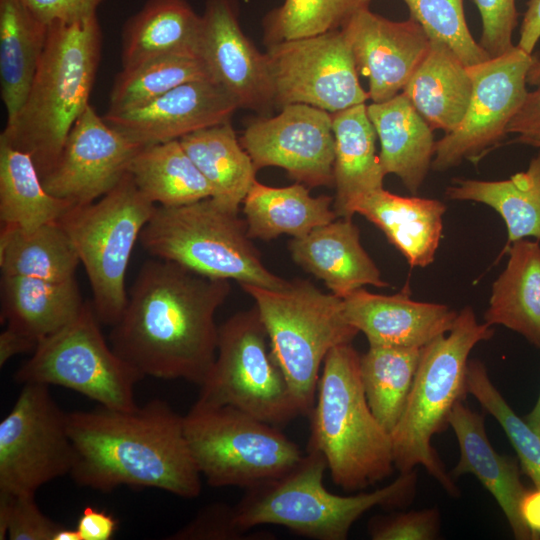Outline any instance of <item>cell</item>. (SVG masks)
Listing matches in <instances>:
<instances>
[{
  "label": "cell",
  "mask_w": 540,
  "mask_h": 540,
  "mask_svg": "<svg viewBox=\"0 0 540 540\" xmlns=\"http://www.w3.org/2000/svg\"><path fill=\"white\" fill-rule=\"evenodd\" d=\"M230 292L229 280L152 257L139 269L112 326L111 347L144 377L201 386L217 354L215 314Z\"/></svg>",
  "instance_id": "6da1fadb"
},
{
  "label": "cell",
  "mask_w": 540,
  "mask_h": 540,
  "mask_svg": "<svg viewBox=\"0 0 540 540\" xmlns=\"http://www.w3.org/2000/svg\"><path fill=\"white\" fill-rule=\"evenodd\" d=\"M75 449L70 473L80 486L109 492L120 485L156 488L193 499L201 474L184 434L183 416L154 399L133 411L102 407L67 413Z\"/></svg>",
  "instance_id": "7a4b0ae2"
},
{
  "label": "cell",
  "mask_w": 540,
  "mask_h": 540,
  "mask_svg": "<svg viewBox=\"0 0 540 540\" xmlns=\"http://www.w3.org/2000/svg\"><path fill=\"white\" fill-rule=\"evenodd\" d=\"M101 50L97 15L48 25L28 94L0 134V141L31 156L41 178L56 164L72 126L90 104Z\"/></svg>",
  "instance_id": "3957f363"
},
{
  "label": "cell",
  "mask_w": 540,
  "mask_h": 540,
  "mask_svg": "<svg viewBox=\"0 0 540 540\" xmlns=\"http://www.w3.org/2000/svg\"><path fill=\"white\" fill-rule=\"evenodd\" d=\"M309 416L308 448L323 455L333 482L343 490H362L396 469L390 433L369 407L360 355L351 343L327 354Z\"/></svg>",
  "instance_id": "277c9868"
},
{
  "label": "cell",
  "mask_w": 540,
  "mask_h": 540,
  "mask_svg": "<svg viewBox=\"0 0 540 540\" xmlns=\"http://www.w3.org/2000/svg\"><path fill=\"white\" fill-rule=\"evenodd\" d=\"M494 334L479 323L470 306L458 312L446 334L421 349L415 378L403 413L391 431L395 468L400 473L421 465L452 496L459 491L431 445L432 437L448 425L449 415L467 391V365L472 349Z\"/></svg>",
  "instance_id": "5b68a950"
},
{
  "label": "cell",
  "mask_w": 540,
  "mask_h": 540,
  "mask_svg": "<svg viewBox=\"0 0 540 540\" xmlns=\"http://www.w3.org/2000/svg\"><path fill=\"white\" fill-rule=\"evenodd\" d=\"M327 463L307 448L302 460L284 476L247 490L234 506L236 521L245 530L264 524L283 526L317 540H345L352 525L368 510L400 507L414 496V470L372 492L341 496L323 484Z\"/></svg>",
  "instance_id": "8992f818"
},
{
  "label": "cell",
  "mask_w": 540,
  "mask_h": 540,
  "mask_svg": "<svg viewBox=\"0 0 540 540\" xmlns=\"http://www.w3.org/2000/svg\"><path fill=\"white\" fill-rule=\"evenodd\" d=\"M241 288L254 299L302 416H309L327 354L350 344L359 333L346 318L343 298L303 279L291 280L281 289Z\"/></svg>",
  "instance_id": "52a82bcc"
},
{
  "label": "cell",
  "mask_w": 540,
  "mask_h": 540,
  "mask_svg": "<svg viewBox=\"0 0 540 540\" xmlns=\"http://www.w3.org/2000/svg\"><path fill=\"white\" fill-rule=\"evenodd\" d=\"M139 240L151 257L210 278L269 289H281L289 282L265 266L245 220L211 197L180 206H156Z\"/></svg>",
  "instance_id": "ba28073f"
},
{
  "label": "cell",
  "mask_w": 540,
  "mask_h": 540,
  "mask_svg": "<svg viewBox=\"0 0 540 540\" xmlns=\"http://www.w3.org/2000/svg\"><path fill=\"white\" fill-rule=\"evenodd\" d=\"M183 425L192 458L213 487L252 489L284 476L304 456L278 427L229 405L196 401Z\"/></svg>",
  "instance_id": "9c48e42d"
},
{
  "label": "cell",
  "mask_w": 540,
  "mask_h": 540,
  "mask_svg": "<svg viewBox=\"0 0 540 540\" xmlns=\"http://www.w3.org/2000/svg\"><path fill=\"white\" fill-rule=\"evenodd\" d=\"M155 208L127 172L104 196L71 207L58 220L85 268L100 323L113 326L123 314L129 260Z\"/></svg>",
  "instance_id": "30bf717a"
},
{
  "label": "cell",
  "mask_w": 540,
  "mask_h": 540,
  "mask_svg": "<svg viewBox=\"0 0 540 540\" xmlns=\"http://www.w3.org/2000/svg\"><path fill=\"white\" fill-rule=\"evenodd\" d=\"M197 401L229 405L276 427L302 416L256 306L219 326L216 359Z\"/></svg>",
  "instance_id": "8fae6325"
},
{
  "label": "cell",
  "mask_w": 540,
  "mask_h": 540,
  "mask_svg": "<svg viewBox=\"0 0 540 540\" xmlns=\"http://www.w3.org/2000/svg\"><path fill=\"white\" fill-rule=\"evenodd\" d=\"M99 324L85 303L71 322L38 342L15 380L69 388L109 409L136 410L135 386L144 375L107 344Z\"/></svg>",
  "instance_id": "7c38bea8"
},
{
  "label": "cell",
  "mask_w": 540,
  "mask_h": 540,
  "mask_svg": "<svg viewBox=\"0 0 540 540\" xmlns=\"http://www.w3.org/2000/svg\"><path fill=\"white\" fill-rule=\"evenodd\" d=\"M75 457L67 413L48 385L24 384L0 422V492L36 494L42 485L70 474Z\"/></svg>",
  "instance_id": "4fadbf2b"
},
{
  "label": "cell",
  "mask_w": 540,
  "mask_h": 540,
  "mask_svg": "<svg viewBox=\"0 0 540 540\" xmlns=\"http://www.w3.org/2000/svg\"><path fill=\"white\" fill-rule=\"evenodd\" d=\"M275 106L306 104L336 113L369 99L341 29L268 44Z\"/></svg>",
  "instance_id": "5bb4252c"
},
{
  "label": "cell",
  "mask_w": 540,
  "mask_h": 540,
  "mask_svg": "<svg viewBox=\"0 0 540 540\" xmlns=\"http://www.w3.org/2000/svg\"><path fill=\"white\" fill-rule=\"evenodd\" d=\"M535 58L515 46L467 66L473 84L468 108L460 124L436 141L432 170L445 171L463 160L477 162L500 143L528 93L527 74Z\"/></svg>",
  "instance_id": "9a60e30c"
},
{
  "label": "cell",
  "mask_w": 540,
  "mask_h": 540,
  "mask_svg": "<svg viewBox=\"0 0 540 540\" xmlns=\"http://www.w3.org/2000/svg\"><path fill=\"white\" fill-rule=\"evenodd\" d=\"M239 140L257 170L280 167L309 188L334 185L335 139L327 111L285 105L276 116L252 120Z\"/></svg>",
  "instance_id": "2e32d148"
},
{
  "label": "cell",
  "mask_w": 540,
  "mask_h": 540,
  "mask_svg": "<svg viewBox=\"0 0 540 540\" xmlns=\"http://www.w3.org/2000/svg\"><path fill=\"white\" fill-rule=\"evenodd\" d=\"M142 147L89 104L72 126L56 164L41 178L43 185L73 206L90 204L120 182Z\"/></svg>",
  "instance_id": "e0dca14e"
},
{
  "label": "cell",
  "mask_w": 540,
  "mask_h": 540,
  "mask_svg": "<svg viewBox=\"0 0 540 540\" xmlns=\"http://www.w3.org/2000/svg\"><path fill=\"white\" fill-rule=\"evenodd\" d=\"M198 55L239 108L267 116L275 106L266 54L243 33L235 0H205Z\"/></svg>",
  "instance_id": "ac0fdd59"
},
{
  "label": "cell",
  "mask_w": 540,
  "mask_h": 540,
  "mask_svg": "<svg viewBox=\"0 0 540 540\" xmlns=\"http://www.w3.org/2000/svg\"><path fill=\"white\" fill-rule=\"evenodd\" d=\"M358 73L368 79L369 99L383 102L402 91L425 57L430 39L412 18L392 21L359 7L340 28Z\"/></svg>",
  "instance_id": "d6986e66"
},
{
  "label": "cell",
  "mask_w": 540,
  "mask_h": 540,
  "mask_svg": "<svg viewBox=\"0 0 540 540\" xmlns=\"http://www.w3.org/2000/svg\"><path fill=\"white\" fill-rule=\"evenodd\" d=\"M236 101L214 80L186 82L137 109L102 117L110 126L147 146L230 121Z\"/></svg>",
  "instance_id": "ffe728a7"
},
{
  "label": "cell",
  "mask_w": 540,
  "mask_h": 540,
  "mask_svg": "<svg viewBox=\"0 0 540 540\" xmlns=\"http://www.w3.org/2000/svg\"><path fill=\"white\" fill-rule=\"evenodd\" d=\"M343 302L348 322L369 346L423 348L449 332L458 314L444 304L411 299L408 287L393 295L360 288Z\"/></svg>",
  "instance_id": "44dd1931"
},
{
  "label": "cell",
  "mask_w": 540,
  "mask_h": 540,
  "mask_svg": "<svg viewBox=\"0 0 540 540\" xmlns=\"http://www.w3.org/2000/svg\"><path fill=\"white\" fill-rule=\"evenodd\" d=\"M288 249L294 263L323 281L340 298L367 285L389 286L363 248L352 218L339 217L305 236L292 238Z\"/></svg>",
  "instance_id": "7402d4cb"
},
{
  "label": "cell",
  "mask_w": 540,
  "mask_h": 540,
  "mask_svg": "<svg viewBox=\"0 0 540 540\" xmlns=\"http://www.w3.org/2000/svg\"><path fill=\"white\" fill-rule=\"evenodd\" d=\"M448 425L454 431L460 450L452 474L456 477L474 475L500 506L514 538L533 540L520 514V502L527 489L520 479L519 466L515 459L494 450L486 434L483 415L458 401L449 415Z\"/></svg>",
  "instance_id": "603a6c76"
},
{
  "label": "cell",
  "mask_w": 540,
  "mask_h": 540,
  "mask_svg": "<svg viewBox=\"0 0 540 540\" xmlns=\"http://www.w3.org/2000/svg\"><path fill=\"white\" fill-rule=\"evenodd\" d=\"M443 202L417 196L405 197L384 188L360 198L352 213L376 225L411 267L434 261L443 230Z\"/></svg>",
  "instance_id": "cb8c5ba5"
},
{
  "label": "cell",
  "mask_w": 540,
  "mask_h": 540,
  "mask_svg": "<svg viewBox=\"0 0 540 540\" xmlns=\"http://www.w3.org/2000/svg\"><path fill=\"white\" fill-rule=\"evenodd\" d=\"M367 113L380 141L385 175H396L410 193L417 194L435 154L433 129L403 93L367 105Z\"/></svg>",
  "instance_id": "d4e9b609"
},
{
  "label": "cell",
  "mask_w": 540,
  "mask_h": 540,
  "mask_svg": "<svg viewBox=\"0 0 540 540\" xmlns=\"http://www.w3.org/2000/svg\"><path fill=\"white\" fill-rule=\"evenodd\" d=\"M335 139L333 209L338 217L352 218L353 205L382 189L386 176L376 154V131L361 103L332 113Z\"/></svg>",
  "instance_id": "484cf974"
},
{
  "label": "cell",
  "mask_w": 540,
  "mask_h": 540,
  "mask_svg": "<svg viewBox=\"0 0 540 540\" xmlns=\"http://www.w3.org/2000/svg\"><path fill=\"white\" fill-rule=\"evenodd\" d=\"M472 90L467 66L446 44L430 39L402 93L432 129L449 133L462 121Z\"/></svg>",
  "instance_id": "4316f807"
},
{
  "label": "cell",
  "mask_w": 540,
  "mask_h": 540,
  "mask_svg": "<svg viewBox=\"0 0 540 540\" xmlns=\"http://www.w3.org/2000/svg\"><path fill=\"white\" fill-rule=\"evenodd\" d=\"M201 25L187 0H147L123 25L122 69L166 54L198 55Z\"/></svg>",
  "instance_id": "83f0119b"
},
{
  "label": "cell",
  "mask_w": 540,
  "mask_h": 540,
  "mask_svg": "<svg viewBox=\"0 0 540 540\" xmlns=\"http://www.w3.org/2000/svg\"><path fill=\"white\" fill-rule=\"evenodd\" d=\"M505 269L492 285L484 322L502 325L540 348V242H513Z\"/></svg>",
  "instance_id": "f1b7e54d"
},
{
  "label": "cell",
  "mask_w": 540,
  "mask_h": 540,
  "mask_svg": "<svg viewBox=\"0 0 540 540\" xmlns=\"http://www.w3.org/2000/svg\"><path fill=\"white\" fill-rule=\"evenodd\" d=\"M1 321L37 343L71 322L83 302L76 279L1 276Z\"/></svg>",
  "instance_id": "f546056e"
},
{
  "label": "cell",
  "mask_w": 540,
  "mask_h": 540,
  "mask_svg": "<svg viewBox=\"0 0 540 540\" xmlns=\"http://www.w3.org/2000/svg\"><path fill=\"white\" fill-rule=\"evenodd\" d=\"M302 183L285 187L254 182L243 201L247 234L251 239L272 240L282 234L305 236L338 218L328 195L312 196Z\"/></svg>",
  "instance_id": "4dcf8cb0"
},
{
  "label": "cell",
  "mask_w": 540,
  "mask_h": 540,
  "mask_svg": "<svg viewBox=\"0 0 540 540\" xmlns=\"http://www.w3.org/2000/svg\"><path fill=\"white\" fill-rule=\"evenodd\" d=\"M179 141L209 183L211 198L225 210L238 214L258 170L231 122L198 130Z\"/></svg>",
  "instance_id": "1f68e13d"
},
{
  "label": "cell",
  "mask_w": 540,
  "mask_h": 540,
  "mask_svg": "<svg viewBox=\"0 0 540 540\" xmlns=\"http://www.w3.org/2000/svg\"><path fill=\"white\" fill-rule=\"evenodd\" d=\"M48 24L24 0H0V83L7 122L21 108L46 45Z\"/></svg>",
  "instance_id": "d6a6232c"
},
{
  "label": "cell",
  "mask_w": 540,
  "mask_h": 540,
  "mask_svg": "<svg viewBox=\"0 0 540 540\" xmlns=\"http://www.w3.org/2000/svg\"><path fill=\"white\" fill-rule=\"evenodd\" d=\"M451 200L474 201L494 209L507 228L505 249L513 242H540V152L525 171L498 181L455 178L446 189ZM504 249V250H505Z\"/></svg>",
  "instance_id": "836d02e7"
},
{
  "label": "cell",
  "mask_w": 540,
  "mask_h": 540,
  "mask_svg": "<svg viewBox=\"0 0 540 540\" xmlns=\"http://www.w3.org/2000/svg\"><path fill=\"white\" fill-rule=\"evenodd\" d=\"M79 263L77 251L58 221L32 231L1 224V276L66 281L75 278Z\"/></svg>",
  "instance_id": "e575fe53"
},
{
  "label": "cell",
  "mask_w": 540,
  "mask_h": 540,
  "mask_svg": "<svg viewBox=\"0 0 540 540\" xmlns=\"http://www.w3.org/2000/svg\"><path fill=\"white\" fill-rule=\"evenodd\" d=\"M128 173L156 206H180L212 196L209 183L179 140L143 146Z\"/></svg>",
  "instance_id": "d590c367"
},
{
  "label": "cell",
  "mask_w": 540,
  "mask_h": 540,
  "mask_svg": "<svg viewBox=\"0 0 540 540\" xmlns=\"http://www.w3.org/2000/svg\"><path fill=\"white\" fill-rule=\"evenodd\" d=\"M73 205L44 187L31 156L0 141V221L32 231L58 221Z\"/></svg>",
  "instance_id": "8d00e7d4"
},
{
  "label": "cell",
  "mask_w": 540,
  "mask_h": 540,
  "mask_svg": "<svg viewBox=\"0 0 540 540\" xmlns=\"http://www.w3.org/2000/svg\"><path fill=\"white\" fill-rule=\"evenodd\" d=\"M421 349L369 346L368 351L360 356V375L367 402L389 433L403 413Z\"/></svg>",
  "instance_id": "74e56055"
},
{
  "label": "cell",
  "mask_w": 540,
  "mask_h": 540,
  "mask_svg": "<svg viewBox=\"0 0 540 540\" xmlns=\"http://www.w3.org/2000/svg\"><path fill=\"white\" fill-rule=\"evenodd\" d=\"M203 79L212 78L198 55L174 53L149 59L116 75L106 113L137 109L179 85Z\"/></svg>",
  "instance_id": "f35d334b"
},
{
  "label": "cell",
  "mask_w": 540,
  "mask_h": 540,
  "mask_svg": "<svg viewBox=\"0 0 540 540\" xmlns=\"http://www.w3.org/2000/svg\"><path fill=\"white\" fill-rule=\"evenodd\" d=\"M467 391L491 414L504 430L513 446L520 466L540 487V434L510 407L488 376L484 364L471 360L467 365Z\"/></svg>",
  "instance_id": "ab89813d"
},
{
  "label": "cell",
  "mask_w": 540,
  "mask_h": 540,
  "mask_svg": "<svg viewBox=\"0 0 540 540\" xmlns=\"http://www.w3.org/2000/svg\"><path fill=\"white\" fill-rule=\"evenodd\" d=\"M359 7V0H284L264 17L265 40L272 44L340 29Z\"/></svg>",
  "instance_id": "60d3db41"
},
{
  "label": "cell",
  "mask_w": 540,
  "mask_h": 540,
  "mask_svg": "<svg viewBox=\"0 0 540 540\" xmlns=\"http://www.w3.org/2000/svg\"><path fill=\"white\" fill-rule=\"evenodd\" d=\"M410 18L423 28L429 39L446 44L466 65L491 57L469 31L463 0H403Z\"/></svg>",
  "instance_id": "b9f144b4"
},
{
  "label": "cell",
  "mask_w": 540,
  "mask_h": 540,
  "mask_svg": "<svg viewBox=\"0 0 540 540\" xmlns=\"http://www.w3.org/2000/svg\"><path fill=\"white\" fill-rule=\"evenodd\" d=\"M62 527L42 513L35 494L0 492L1 540H53Z\"/></svg>",
  "instance_id": "7bdbcfd3"
},
{
  "label": "cell",
  "mask_w": 540,
  "mask_h": 540,
  "mask_svg": "<svg viewBox=\"0 0 540 540\" xmlns=\"http://www.w3.org/2000/svg\"><path fill=\"white\" fill-rule=\"evenodd\" d=\"M236 521L235 508L225 503H211L181 529L167 537L170 540H247L270 539V533H250Z\"/></svg>",
  "instance_id": "ee69618b"
},
{
  "label": "cell",
  "mask_w": 540,
  "mask_h": 540,
  "mask_svg": "<svg viewBox=\"0 0 540 540\" xmlns=\"http://www.w3.org/2000/svg\"><path fill=\"white\" fill-rule=\"evenodd\" d=\"M482 20L480 45L491 58L513 49V32L518 24L515 0H474Z\"/></svg>",
  "instance_id": "f6af8a7d"
},
{
  "label": "cell",
  "mask_w": 540,
  "mask_h": 540,
  "mask_svg": "<svg viewBox=\"0 0 540 540\" xmlns=\"http://www.w3.org/2000/svg\"><path fill=\"white\" fill-rule=\"evenodd\" d=\"M440 529L437 509H424L374 518L369 527L373 540H432Z\"/></svg>",
  "instance_id": "bcb514c9"
},
{
  "label": "cell",
  "mask_w": 540,
  "mask_h": 540,
  "mask_svg": "<svg viewBox=\"0 0 540 540\" xmlns=\"http://www.w3.org/2000/svg\"><path fill=\"white\" fill-rule=\"evenodd\" d=\"M527 84L540 86V60L535 58L527 74ZM519 134L514 142L540 148V87L528 92L524 102L506 128Z\"/></svg>",
  "instance_id": "7dc6e473"
},
{
  "label": "cell",
  "mask_w": 540,
  "mask_h": 540,
  "mask_svg": "<svg viewBox=\"0 0 540 540\" xmlns=\"http://www.w3.org/2000/svg\"><path fill=\"white\" fill-rule=\"evenodd\" d=\"M105 0H24L32 12L44 23L76 22L97 15Z\"/></svg>",
  "instance_id": "c3c4849f"
},
{
  "label": "cell",
  "mask_w": 540,
  "mask_h": 540,
  "mask_svg": "<svg viewBox=\"0 0 540 540\" xmlns=\"http://www.w3.org/2000/svg\"><path fill=\"white\" fill-rule=\"evenodd\" d=\"M118 528V520L111 514L86 506L76 529L81 540H109Z\"/></svg>",
  "instance_id": "681fc988"
},
{
  "label": "cell",
  "mask_w": 540,
  "mask_h": 540,
  "mask_svg": "<svg viewBox=\"0 0 540 540\" xmlns=\"http://www.w3.org/2000/svg\"><path fill=\"white\" fill-rule=\"evenodd\" d=\"M540 39V0H529L520 28L518 48L532 54Z\"/></svg>",
  "instance_id": "f907efd6"
},
{
  "label": "cell",
  "mask_w": 540,
  "mask_h": 540,
  "mask_svg": "<svg viewBox=\"0 0 540 540\" xmlns=\"http://www.w3.org/2000/svg\"><path fill=\"white\" fill-rule=\"evenodd\" d=\"M37 344L32 338L6 326L0 334V366L3 367L18 354L33 352Z\"/></svg>",
  "instance_id": "816d5d0a"
},
{
  "label": "cell",
  "mask_w": 540,
  "mask_h": 540,
  "mask_svg": "<svg viewBox=\"0 0 540 540\" xmlns=\"http://www.w3.org/2000/svg\"><path fill=\"white\" fill-rule=\"evenodd\" d=\"M520 514L533 540L540 539V487L526 490L520 502Z\"/></svg>",
  "instance_id": "f5cc1de1"
},
{
  "label": "cell",
  "mask_w": 540,
  "mask_h": 540,
  "mask_svg": "<svg viewBox=\"0 0 540 540\" xmlns=\"http://www.w3.org/2000/svg\"><path fill=\"white\" fill-rule=\"evenodd\" d=\"M523 418L536 432L540 434V393L532 410Z\"/></svg>",
  "instance_id": "db71d44e"
},
{
  "label": "cell",
  "mask_w": 540,
  "mask_h": 540,
  "mask_svg": "<svg viewBox=\"0 0 540 540\" xmlns=\"http://www.w3.org/2000/svg\"><path fill=\"white\" fill-rule=\"evenodd\" d=\"M53 540H81L77 529L60 528L55 534Z\"/></svg>",
  "instance_id": "11a10c76"
},
{
  "label": "cell",
  "mask_w": 540,
  "mask_h": 540,
  "mask_svg": "<svg viewBox=\"0 0 540 540\" xmlns=\"http://www.w3.org/2000/svg\"><path fill=\"white\" fill-rule=\"evenodd\" d=\"M372 0H359V5L360 7H363V6H369V3L371 2Z\"/></svg>",
  "instance_id": "9f6ffc18"
}]
</instances>
